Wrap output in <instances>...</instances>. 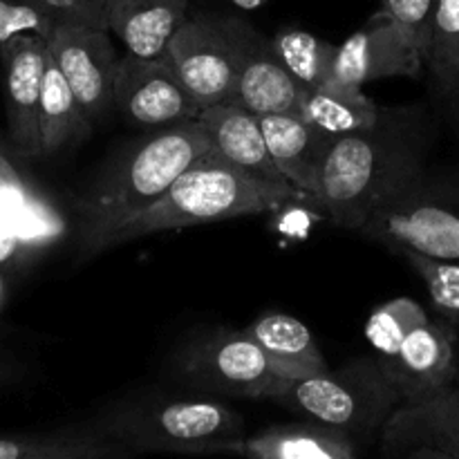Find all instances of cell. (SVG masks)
<instances>
[{
	"mask_svg": "<svg viewBox=\"0 0 459 459\" xmlns=\"http://www.w3.org/2000/svg\"><path fill=\"white\" fill-rule=\"evenodd\" d=\"M269 402L303 420L330 426L348 437L370 439L381 435L402 399L381 370L377 357L350 359L339 370L316 372L285 381Z\"/></svg>",
	"mask_w": 459,
	"mask_h": 459,
	"instance_id": "cell-5",
	"label": "cell"
},
{
	"mask_svg": "<svg viewBox=\"0 0 459 459\" xmlns=\"http://www.w3.org/2000/svg\"><path fill=\"white\" fill-rule=\"evenodd\" d=\"M381 110L384 106L368 97L363 90L325 85V88L305 92L300 117L325 134L343 137V134L372 128L379 121Z\"/></svg>",
	"mask_w": 459,
	"mask_h": 459,
	"instance_id": "cell-23",
	"label": "cell"
},
{
	"mask_svg": "<svg viewBox=\"0 0 459 459\" xmlns=\"http://www.w3.org/2000/svg\"><path fill=\"white\" fill-rule=\"evenodd\" d=\"M245 332L264 352L282 363L294 379L330 370L309 327L291 314L264 312L254 318Z\"/></svg>",
	"mask_w": 459,
	"mask_h": 459,
	"instance_id": "cell-21",
	"label": "cell"
},
{
	"mask_svg": "<svg viewBox=\"0 0 459 459\" xmlns=\"http://www.w3.org/2000/svg\"><path fill=\"white\" fill-rule=\"evenodd\" d=\"M459 327L430 316L390 357H377L402 403H417L455 385Z\"/></svg>",
	"mask_w": 459,
	"mask_h": 459,
	"instance_id": "cell-12",
	"label": "cell"
},
{
	"mask_svg": "<svg viewBox=\"0 0 459 459\" xmlns=\"http://www.w3.org/2000/svg\"><path fill=\"white\" fill-rule=\"evenodd\" d=\"M186 18L188 0H106L108 31L133 56H164Z\"/></svg>",
	"mask_w": 459,
	"mask_h": 459,
	"instance_id": "cell-17",
	"label": "cell"
},
{
	"mask_svg": "<svg viewBox=\"0 0 459 459\" xmlns=\"http://www.w3.org/2000/svg\"><path fill=\"white\" fill-rule=\"evenodd\" d=\"M435 103H437L439 117H442L446 128L451 130L453 137H455L459 143V85L455 90H451V92L435 97Z\"/></svg>",
	"mask_w": 459,
	"mask_h": 459,
	"instance_id": "cell-33",
	"label": "cell"
},
{
	"mask_svg": "<svg viewBox=\"0 0 459 459\" xmlns=\"http://www.w3.org/2000/svg\"><path fill=\"white\" fill-rule=\"evenodd\" d=\"M260 126L282 178L305 195L316 197L323 161L336 137L314 128L300 115L260 117Z\"/></svg>",
	"mask_w": 459,
	"mask_h": 459,
	"instance_id": "cell-16",
	"label": "cell"
},
{
	"mask_svg": "<svg viewBox=\"0 0 459 459\" xmlns=\"http://www.w3.org/2000/svg\"><path fill=\"white\" fill-rule=\"evenodd\" d=\"M258 34L240 16L200 12L186 18L164 56L184 90L204 110L233 97L242 58Z\"/></svg>",
	"mask_w": 459,
	"mask_h": 459,
	"instance_id": "cell-8",
	"label": "cell"
},
{
	"mask_svg": "<svg viewBox=\"0 0 459 459\" xmlns=\"http://www.w3.org/2000/svg\"><path fill=\"white\" fill-rule=\"evenodd\" d=\"M40 157H49L63 148L90 137L92 121L81 108L70 83L48 52L40 94Z\"/></svg>",
	"mask_w": 459,
	"mask_h": 459,
	"instance_id": "cell-22",
	"label": "cell"
},
{
	"mask_svg": "<svg viewBox=\"0 0 459 459\" xmlns=\"http://www.w3.org/2000/svg\"><path fill=\"white\" fill-rule=\"evenodd\" d=\"M4 67V106L9 142L16 157H40V94H43L48 40L22 34L9 40L0 52Z\"/></svg>",
	"mask_w": 459,
	"mask_h": 459,
	"instance_id": "cell-13",
	"label": "cell"
},
{
	"mask_svg": "<svg viewBox=\"0 0 459 459\" xmlns=\"http://www.w3.org/2000/svg\"><path fill=\"white\" fill-rule=\"evenodd\" d=\"M437 0H381L379 12L397 22L403 34L415 43L426 63V52L430 43V25Z\"/></svg>",
	"mask_w": 459,
	"mask_h": 459,
	"instance_id": "cell-30",
	"label": "cell"
},
{
	"mask_svg": "<svg viewBox=\"0 0 459 459\" xmlns=\"http://www.w3.org/2000/svg\"><path fill=\"white\" fill-rule=\"evenodd\" d=\"M0 224L34 249L58 233V218L48 197L18 169L0 143Z\"/></svg>",
	"mask_w": 459,
	"mask_h": 459,
	"instance_id": "cell-20",
	"label": "cell"
},
{
	"mask_svg": "<svg viewBox=\"0 0 459 459\" xmlns=\"http://www.w3.org/2000/svg\"><path fill=\"white\" fill-rule=\"evenodd\" d=\"M97 459H134V453L128 451L126 446H119V444H115L110 451H106L101 457H97Z\"/></svg>",
	"mask_w": 459,
	"mask_h": 459,
	"instance_id": "cell-36",
	"label": "cell"
},
{
	"mask_svg": "<svg viewBox=\"0 0 459 459\" xmlns=\"http://www.w3.org/2000/svg\"><path fill=\"white\" fill-rule=\"evenodd\" d=\"M197 121L209 134L215 152H220L224 160L269 182L290 184L273 164L258 115L233 103H218L204 108Z\"/></svg>",
	"mask_w": 459,
	"mask_h": 459,
	"instance_id": "cell-18",
	"label": "cell"
},
{
	"mask_svg": "<svg viewBox=\"0 0 459 459\" xmlns=\"http://www.w3.org/2000/svg\"><path fill=\"white\" fill-rule=\"evenodd\" d=\"M430 316L424 305L408 296L388 300L379 305L375 312L368 316L366 339L370 348L375 350V357H390L403 345V341L420 330Z\"/></svg>",
	"mask_w": 459,
	"mask_h": 459,
	"instance_id": "cell-28",
	"label": "cell"
},
{
	"mask_svg": "<svg viewBox=\"0 0 459 459\" xmlns=\"http://www.w3.org/2000/svg\"><path fill=\"white\" fill-rule=\"evenodd\" d=\"M307 88L290 74L272 48V39L258 34L242 58L236 90L227 103L258 117L300 115Z\"/></svg>",
	"mask_w": 459,
	"mask_h": 459,
	"instance_id": "cell-15",
	"label": "cell"
},
{
	"mask_svg": "<svg viewBox=\"0 0 459 459\" xmlns=\"http://www.w3.org/2000/svg\"><path fill=\"white\" fill-rule=\"evenodd\" d=\"M112 446L85 421L52 433L0 437V459H94Z\"/></svg>",
	"mask_w": 459,
	"mask_h": 459,
	"instance_id": "cell-24",
	"label": "cell"
},
{
	"mask_svg": "<svg viewBox=\"0 0 459 459\" xmlns=\"http://www.w3.org/2000/svg\"><path fill=\"white\" fill-rule=\"evenodd\" d=\"M213 151L197 119L160 128L148 139L130 143L76 195L79 258L90 260L103 254L117 229L155 204L188 166Z\"/></svg>",
	"mask_w": 459,
	"mask_h": 459,
	"instance_id": "cell-2",
	"label": "cell"
},
{
	"mask_svg": "<svg viewBox=\"0 0 459 459\" xmlns=\"http://www.w3.org/2000/svg\"><path fill=\"white\" fill-rule=\"evenodd\" d=\"M240 455L245 459H357L354 439L316 421L276 424L247 435Z\"/></svg>",
	"mask_w": 459,
	"mask_h": 459,
	"instance_id": "cell-19",
	"label": "cell"
},
{
	"mask_svg": "<svg viewBox=\"0 0 459 459\" xmlns=\"http://www.w3.org/2000/svg\"><path fill=\"white\" fill-rule=\"evenodd\" d=\"M30 251L31 247L27 242H22L4 224H0V269L16 267V264L25 263Z\"/></svg>",
	"mask_w": 459,
	"mask_h": 459,
	"instance_id": "cell-32",
	"label": "cell"
},
{
	"mask_svg": "<svg viewBox=\"0 0 459 459\" xmlns=\"http://www.w3.org/2000/svg\"><path fill=\"white\" fill-rule=\"evenodd\" d=\"M433 448L459 459V385H448L435 397L417 403H402L381 430L384 455Z\"/></svg>",
	"mask_w": 459,
	"mask_h": 459,
	"instance_id": "cell-14",
	"label": "cell"
},
{
	"mask_svg": "<svg viewBox=\"0 0 459 459\" xmlns=\"http://www.w3.org/2000/svg\"><path fill=\"white\" fill-rule=\"evenodd\" d=\"M357 233L388 251L408 247L459 263V161L426 166L420 178L384 202Z\"/></svg>",
	"mask_w": 459,
	"mask_h": 459,
	"instance_id": "cell-6",
	"label": "cell"
},
{
	"mask_svg": "<svg viewBox=\"0 0 459 459\" xmlns=\"http://www.w3.org/2000/svg\"><path fill=\"white\" fill-rule=\"evenodd\" d=\"M394 255L411 264L412 272L421 278L426 294L430 299L435 316L459 327V263L420 254L408 247H394Z\"/></svg>",
	"mask_w": 459,
	"mask_h": 459,
	"instance_id": "cell-27",
	"label": "cell"
},
{
	"mask_svg": "<svg viewBox=\"0 0 459 459\" xmlns=\"http://www.w3.org/2000/svg\"><path fill=\"white\" fill-rule=\"evenodd\" d=\"M115 110L130 124L169 128L197 119L202 108L184 90L169 58H142L126 52L117 67Z\"/></svg>",
	"mask_w": 459,
	"mask_h": 459,
	"instance_id": "cell-11",
	"label": "cell"
},
{
	"mask_svg": "<svg viewBox=\"0 0 459 459\" xmlns=\"http://www.w3.org/2000/svg\"><path fill=\"white\" fill-rule=\"evenodd\" d=\"M227 3H231L240 12H258V9L267 7L269 0H227Z\"/></svg>",
	"mask_w": 459,
	"mask_h": 459,
	"instance_id": "cell-35",
	"label": "cell"
},
{
	"mask_svg": "<svg viewBox=\"0 0 459 459\" xmlns=\"http://www.w3.org/2000/svg\"><path fill=\"white\" fill-rule=\"evenodd\" d=\"M9 377H12V370H9V366H4V363L0 361V381H7Z\"/></svg>",
	"mask_w": 459,
	"mask_h": 459,
	"instance_id": "cell-37",
	"label": "cell"
},
{
	"mask_svg": "<svg viewBox=\"0 0 459 459\" xmlns=\"http://www.w3.org/2000/svg\"><path fill=\"white\" fill-rule=\"evenodd\" d=\"M455 385H459V341H457V366H455Z\"/></svg>",
	"mask_w": 459,
	"mask_h": 459,
	"instance_id": "cell-38",
	"label": "cell"
},
{
	"mask_svg": "<svg viewBox=\"0 0 459 459\" xmlns=\"http://www.w3.org/2000/svg\"><path fill=\"white\" fill-rule=\"evenodd\" d=\"M58 18L39 0H0V52L9 40L34 34L48 40Z\"/></svg>",
	"mask_w": 459,
	"mask_h": 459,
	"instance_id": "cell-29",
	"label": "cell"
},
{
	"mask_svg": "<svg viewBox=\"0 0 459 459\" xmlns=\"http://www.w3.org/2000/svg\"><path fill=\"white\" fill-rule=\"evenodd\" d=\"M426 70L433 97L459 85V0H437L435 4Z\"/></svg>",
	"mask_w": 459,
	"mask_h": 459,
	"instance_id": "cell-26",
	"label": "cell"
},
{
	"mask_svg": "<svg viewBox=\"0 0 459 459\" xmlns=\"http://www.w3.org/2000/svg\"><path fill=\"white\" fill-rule=\"evenodd\" d=\"M58 21L83 22L90 27L108 30L106 0H39Z\"/></svg>",
	"mask_w": 459,
	"mask_h": 459,
	"instance_id": "cell-31",
	"label": "cell"
},
{
	"mask_svg": "<svg viewBox=\"0 0 459 459\" xmlns=\"http://www.w3.org/2000/svg\"><path fill=\"white\" fill-rule=\"evenodd\" d=\"M48 52L92 124L115 110L119 56L110 31L83 22L61 21L48 39Z\"/></svg>",
	"mask_w": 459,
	"mask_h": 459,
	"instance_id": "cell-9",
	"label": "cell"
},
{
	"mask_svg": "<svg viewBox=\"0 0 459 459\" xmlns=\"http://www.w3.org/2000/svg\"><path fill=\"white\" fill-rule=\"evenodd\" d=\"M0 296H3V287H0Z\"/></svg>",
	"mask_w": 459,
	"mask_h": 459,
	"instance_id": "cell-39",
	"label": "cell"
},
{
	"mask_svg": "<svg viewBox=\"0 0 459 459\" xmlns=\"http://www.w3.org/2000/svg\"><path fill=\"white\" fill-rule=\"evenodd\" d=\"M88 424L134 455H240L247 437L240 412L206 394L133 393L103 406Z\"/></svg>",
	"mask_w": 459,
	"mask_h": 459,
	"instance_id": "cell-3",
	"label": "cell"
},
{
	"mask_svg": "<svg viewBox=\"0 0 459 459\" xmlns=\"http://www.w3.org/2000/svg\"><path fill=\"white\" fill-rule=\"evenodd\" d=\"M384 459H451L444 453L433 451V448H411V451L393 453V455H384Z\"/></svg>",
	"mask_w": 459,
	"mask_h": 459,
	"instance_id": "cell-34",
	"label": "cell"
},
{
	"mask_svg": "<svg viewBox=\"0 0 459 459\" xmlns=\"http://www.w3.org/2000/svg\"><path fill=\"white\" fill-rule=\"evenodd\" d=\"M99 457H101V455H99ZM94 459H97V457H94Z\"/></svg>",
	"mask_w": 459,
	"mask_h": 459,
	"instance_id": "cell-40",
	"label": "cell"
},
{
	"mask_svg": "<svg viewBox=\"0 0 459 459\" xmlns=\"http://www.w3.org/2000/svg\"><path fill=\"white\" fill-rule=\"evenodd\" d=\"M426 70L424 56L397 22L377 12L363 27L341 45L332 63L330 85L345 90H363L370 81L411 76L417 79Z\"/></svg>",
	"mask_w": 459,
	"mask_h": 459,
	"instance_id": "cell-10",
	"label": "cell"
},
{
	"mask_svg": "<svg viewBox=\"0 0 459 459\" xmlns=\"http://www.w3.org/2000/svg\"><path fill=\"white\" fill-rule=\"evenodd\" d=\"M300 195L305 193L291 184L269 182L247 173L213 151L188 166L155 204L117 229L103 251L152 233L281 211Z\"/></svg>",
	"mask_w": 459,
	"mask_h": 459,
	"instance_id": "cell-4",
	"label": "cell"
},
{
	"mask_svg": "<svg viewBox=\"0 0 459 459\" xmlns=\"http://www.w3.org/2000/svg\"><path fill=\"white\" fill-rule=\"evenodd\" d=\"M435 119L424 103L384 106L372 128L336 137L318 179L316 200L345 231H359L384 202L430 164Z\"/></svg>",
	"mask_w": 459,
	"mask_h": 459,
	"instance_id": "cell-1",
	"label": "cell"
},
{
	"mask_svg": "<svg viewBox=\"0 0 459 459\" xmlns=\"http://www.w3.org/2000/svg\"><path fill=\"white\" fill-rule=\"evenodd\" d=\"M272 48L290 74L307 90L330 85L334 43L300 27H282L272 36Z\"/></svg>",
	"mask_w": 459,
	"mask_h": 459,
	"instance_id": "cell-25",
	"label": "cell"
},
{
	"mask_svg": "<svg viewBox=\"0 0 459 459\" xmlns=\"http://www.w3.org/2000/svg\"><path fill=\"white\" fill-rule=\"evenodd\" d=\"M173 372L197 394L264 402L285 381H294L245 330L231 327H213L184 341L173 357Z\"/></svg>",
	"mask_w": 459,
	"mask_h": 459,
	"instance_id": "cell-7",
	"label": "cell"
}]
</instances>
